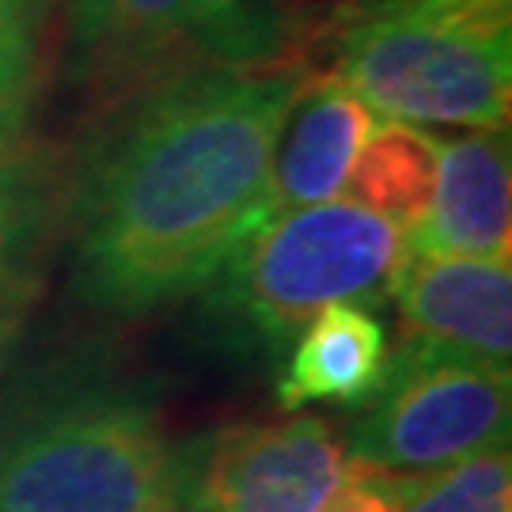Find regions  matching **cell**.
Returning <instances> with one entry per match:
<instances>
[{
  "mask_svg": "<svg viewBox=\"0 0 512 512\" xmlns=\"http://www.w3.org/2000/svg\"><path fill=\"white\" fill-rule=\"evenodd\" d=\"M304 76L277 65L183 69L99 141L76 198L73 289L137 319L209 289L270 217V160Z\"/></svg>",
  "mask_w": 512,
  "mask_h": 512,
  "instance_id": "1",
  "label": "cell"
},
{
  "mask_svg": "<svg viewBox=\"0 0 512 512\" xmlns=\"http://www.w3.org/2000/svg\"><path fill=\"white\" fill-rule=\"evenodd\" d=\"M437 186L425 217L406 232V251L456 258H509L512 164L509 133L486 129L437 141Z\"/></svg>",
  "mask_w": 512,
  "mask_h": 512,
  "instance_id": "9",
  "label": "cell"
},
{
  "mask_svg": "<svg viewBox=\"0 0 512 512\" xmlns=\"http://www.w3.org/2000/svg\"><path fill=\"white\" fill-rule=\"evenodd\" d=\"M395 512H512L509 444L429 475H395Z\"/></svg>",
  "mask_w": 512,
  "mask_h": 512,
  "instance_id": "14",
  "label": "cell"
},
{
  "mask_svg": "<svg viewBox=\"0 0 512 512\" xmlns=\"http://www.w3.org/2000/svg\"><path fill=\"white\" fill-rule=\"evenodd\" d=\"M46 0H0V107H23L42 54Z\"/></svg>",
  "mask_w": 512,
  "mask_h": 512,
  "instance_id": "15",
  "label": "cell"
},
{
  "mask_svg": "<svg viewBox=\"0 0 512 512\" xmlns=\"http://www.w3.org/2000/svg\"><path fill=\"white\" fill-rule=\"evenodd\" d=\"M46 175L23 107H0V357L27 319L42 274Z\"/></svg>",
  "mask_w": 512,
  "mask_h": 512,
  "instance_id": "12",
  "label": "cell"
},
{
  "mask_svg": "<svg viewBox=\"0 0 512 512\" xmlns=\"http://www.w3.org/2000/svg\"><path fill=\"white\" fill-rule=\"evenodd\" d=\"M349 463L346 440L315 414L224 425L183 448L175 512H319Z\"/></svg>",
  "mask_w": 512,
  "mask_h": 512,
  "instance_id": "7",
  "label": "cell"
},
{
  "mask_svg": "<svg viewBox=\"0 0 512 512\" xmlns=\"http://www.w3.org/2000/svg\"><path fill=\"white\" fill-rule=\"evenodd\" d=\"M403 255V228L349 198L270 213L209 285V311L262 349L289 346L323 308L387 289Z\"/></svg>",
  "mask_w": 512,
  "mask_h": 512,
  "instance_id": "3",
  "label": "cell"
},
{
  "mask_svg": "<svg viewBox=\"0 0 512 512\" xmlns=\"http://www.w3.org/2000/svg\"><path fill=\"white\" fill-rule=\"evenodd\" d=\"M183 444L137 395H84L0 437V512H175Z\"/></svg>",
  "mask_w": 512,
  "mask_h": 512,
  "instance_id": "4",
  "label": "cell"
},
{
  "mask_svg": "<svg viewBox=\"0 0 512 512\" xmlns=\"http://www.w3.org/2000/svg\"><path fill=\"white\" fill-rule=\"evenodd\" d=\"M387 361L391 346L380 315L361 300L330 304L289 342V361L277 380V406L289 414L311 403L365 406L384 384Z\"/></svg>",
  "mask_w": 512,
  "mask_h": 512,
  "instance_id": "11",
  "label": "cell"
},
{
  "mask_svg": "<svg viewBox=\"0 0 512 512\" xmlns=\"http://www.w3.org/2000/svg\"><path fill=\"white\" fill-rule=\"evenodd\" d=\"M509 365L406 342L384 384L349 425L346 452L387 475H429L486 448L509 444Z\"/></svg>",
  "mask_w": 512,
  "mask_h": 512,
  "instance_id": "5",
  "label": "cell"
},
{
  "mask_svg": "<svg viewBox=\"0 0 512 512\" xmlns=\"http://www.w3.org/2000/svg\"><path fill=\"white\" fill-rule=\"evenodd\" d=\"M76 54L99 69H255L289 46L266 0H65Z\"/></svg>",
  "mask_w": 512,
  "mask_h": 512,
  "instance_id": "6",
  "label": "cell"
},
{
  "mask_svg": "<svg viewBox=\"0 0 512 512\" xmlns=\"http://www.w3.org/2000/svg\"><path fill=\"white\" fill-rule=\"evenodd\" d=\"M437 164V137L406 122H380L353 164L346 198L410 232L433 202Z\"/></svg>",
  "mask_w": 512,
  "mask_h": 512,
  "instance_id": "13",
  "label": "cell"
},
{
  "mask_svg": "<svg viewBox=\"0 0 512 512\" xmlns=\"http://www.w3.org/2000/svg\"><path fill=\"white\" fill-rule=\"evenodd\" d=\"M334 76L387 122L505 129L512 0H372L342 27Z\"/></svg>",
  "mask_w": 512,
  "mask_h": 512,
  "instance_id": "2",
  "label": "cell"
},
{
  "mask_svg": "<svg viewBox=\"0 0 512 512\" xmlns=\"http://www.w3.org/2000/svg\"><path fill=\"white\" fill-rule=\"evenodd\" d=\"M399 315L414 346L448 349L490 365L512 353L509 258H456L406 251L391 277Z\"/></svg>",
  "mask_w": 512,
  "mask_h": 512,
  "instance_id": "8",
  "label": "cell"
},
{
  "mask_svg": "<svg viewBox=\"0 0 512 512\" xmlns=\"http://www.w3.org/2000/svg\"><path fill=\"white\" fill-rule=\"evenodd\" d=\"M372 126L376 114L342 76L300 80L274 141L270 213L338 202Z\"/></svg>",
  "mask_w": 512,
  "mask_h": 512,
  "instance_id": "10",
  "label": "cell"
},
{
  "mask_svg": "<svg viewBox=\"0 0 512 512\" xmlns=\"http://www.w3.org/2000/svg\"><path fill=\"white\" fill-rule=\"evenodd\" d=\"M319 512H395V475L353 459L342 486Z\"/></svg>",
  "mask_w": 512,
  "mask_h": 512,
  "instance_id": "16",
  "label": "cell"
}]
</instances>
